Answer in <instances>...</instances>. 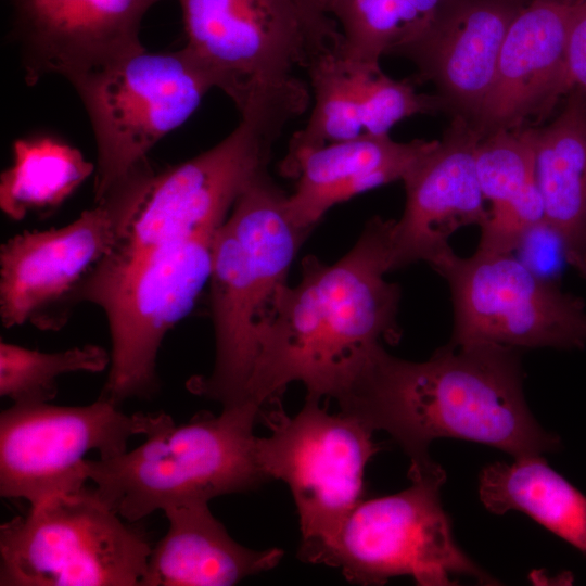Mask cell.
I'll list each match as a JSON object with an SVG mask.
<instances>
[{"mask_svg":"<svg viewBox=\"0 0 586 586\" xmlns=\"http://www.w3.org/2000/svg\"><path fill=\"white\" fill-rule=\"evenodd\" d=\"M393 219L379 216L336 263L315 256L302 262L301 281L286 286L262 333L245 403L262 410L277 405L289 384L306 397H342L382 343L395 344L400 290L388 282Z\"/></svg>","mask_w":586,"mask_h":586,"instance_id":"1","label":"cell"},{"mask_svg":"<svg viewBox=\"0 0 586 586\" xmlns=\"http://www.w3.org/2000/svg\"><path fill=\"white\" fill-rule=\"evenodd\" d=\"M523 377L519 348L496 343H448L425 361L382 347L337 403L340 411L387 432L410 462L430 459V444L444 437L514 459L556 451L560 438L531 413Z\"/></svg>","mask_w":586,"mask_h":586,"instance_id":"2","label":"cell"},{"mask_svg":"<svg viewBox=\"0 0 586 586\" xmlns=\"http://www.w3.org/2000/svg\"><path fill=\"white\" fill-rule=\"evenodd\" d=\"M288 195L260 173L242 192L217 230L212 251L209 304L214 367L187 387L222 408L245 403L258 341L272 320L300 246L310 230L297 227Z\"/></svg>","mask_w":586,"mask_h":586,"instance_id":"3","label":"cell"},{"mask_svg":"<svg viewBox=\"0 0 586 586\" xmlns=\"http://www.w3.org/2000/svg\"><path fill=\"white\" fill-rule=\"evenodd\" d=\"M260 413L245 403L176 424L165 412H142L144 442L112 458L88 459V479L130 523L157 510L249 492L268 481L254 435Z\"/></svg>","mask_w":586,"mask_h":586,"instance_id":"4","label":"cell"},{"mask_svg":"<svg viewBox=\"0 0 586 586\" xmlns=\"http://www.w3.org/2000/svg\"><path fill=\"white\" fill-rule=\"evenodd\" d=\"M292 119L280 109H252L201 154L161 170L149 162L131 173L109 192L118 200L124 218L111 255L128 259L216 232L242 192L267 170L272 145Z\"/></svg>","mask_w":586,"mask_h":586,"instance_id":"5","label":"cell"},{"mask_svg":"<svg viewBox=\"0 0 586 586\" xmlns=\"http://www.w3.org/2000/svg\"><path fill=\"white\" fill-rule=\"evenodd\" d=\"M186 51L240 114L269 102L310 105L296 71L339 50L337 26L313 21L295 0H177Z\"/></svg>","mask_w":586,"mask_h":586,"instance_id":"6","label":"cell"},{"mask_svg":"<svg viewBox=\"0 0 586 586\" xmlns=\"http://www.w3.org/2000/svg\"><path fill=\"white\" fill-rule=\"evenodd\" d=\"M216 232L128 259L110 255L87 282L81 302L102 309L111 340L109 374L100 397L120 405L157 392L158 352L209 281Z\"/></svg>","mask_w":586,"mask_h":586,"instance_id":"7","label":"cell"},{"mask_svg":"<svg viewBox=\"0 0 586 586\" xmlns=\"http://www.w3.org/2000/svg\"><path fill=\"white\" fill-rule=\"evenodd\" d=\"M68 82L95 140L94 203L149 163L152 148L184 124L215 88L183 47L164 52L144 49Z\"/></svg>","mask_w":586,"mask_h":586,"instance_id":"8","label":"cell"},{"mask_svg":"<svg viewBox=\"0 0 586 586\" xmlns=\"http://www.w3.org/2000/svg\"><path fill=\"white\" fill-rule=\"evenodd\" d=\"M125 521L88 487L30 507L0 526V585L140 586L152 546Z\"/></svg>","mask_w":586,"mask_h":586,"instance_id":"9","label":"cell"},{"mask_svg":"<svg viewBox=\"0 0 586 586\" xmlns=\"http://www.w3.org/2000/svg\"><path fill=\"white\" fill-rule=\"evenodd\" d=\"M410 486L362 499L346 517L319 564L340 568L359 585L407 575L422 586H449L456 576L496 584L457 546L441 489L445 471L431 458L410 462Z\"/></svg>","mask_w":586,"mask_h":586,"instance_id":"10","label":"cell"},{"mask_svg":"<svg viewBox=\"0 0 586 586\" xmlns=\"http://www.w3.org/2000/svg\"><path fill=\"white\" fill-rule=\"evenodd\" d=\"M260 419L271 433L257 437L259 467L267 480L289 486L300 522L297 556L319 564L343 521L364 499L365 469L380 450L374 431L342 411L329 413L311 397L292 417L275 405L263 409Z\"/></svg>","mask_w":586,"mask_h":586,"instance_id":"11","label":"cell"},{"mask_svg":"<svg viewBox=\"0 0 586 586\" xmlns=\"http://www.w3.org/2000/svg\"><path fill=\"white\" fill-rule=\"evenodd\" d=\"M431 267L446 279L454 307L449 343H496L514 348L586 346V305L537 276L513 253L453 249Z\"/></svg>","mask_w":586,"mask_h":586,"instance_id":"12","label":"cell"},{"mask_svg":"<svg viewBox=\"0 0 586 586\" xmlns=\"http://www.w3.org/2000/svg\"><path fill=\"white\" fill-rule=\"evenodd\" d=\"M142 412L99 397L85 406L12 404L0 413V495L30 507L86 487L87 458H112L141 435Z\"/></svg>","mask_w":586,"mask_h":586,"instance_id":"13","label":"cell"},{"mask_svg":"<svg viewBox=\"0 0 586 586\" xmlns=\"http://www.w3.org/2000/svg\"><path fill=\"white\" fill-rule=\"evenodd\" d=\"M122 215L102 200L67 225L17 233L0 246V317L7 329L31 324L59 331L82 291L115 250Z\"/></svg>","mask_w":586,"mask_h":586,"instance_id":"14","label":"cell"},{"mask_svg":"<svg viewBox=\"0 0 586 586\" xmlns=\"http://www.w3.org/2000/svg\"><path fill=\"white\" fill-rule=\"evenodd\" d=\"M164 0H5L9 38L28 86L67 81L144 50L146 13Z\"/></svg>","mask_w":586,"mask_h":586,"instance_id":"15","label":"cell"},{"mask_svg":"<svg viewBox=\"0 0 586 586\" xmlns=\"http://www.w3.org/2000/svg\"><path fill=\"white\" fill-rule=\"evenodd\" d=\"M482 137L470 120L456 116L428 152L404 177L406 201L394 220L392 270L423 260L430 266L451 250L458 229L487 221L475 154Z\"/></svg>","mask_w":586,"mask_h":586,"instance_id":"16","label":"cell"},{"mask_svg":"<svg viewBox=\"0 0 586 586\" xmlns=\"http://www.w3.org/2000/svg\"><path fill=\"white\" fill-rule=\"evenodd\" d=\"M525 0H443L429 25L391 54L409 59L453 117L470 122L492 87L507 31Z\"/></svg>","mask_w":586,"mask_h":586,"instance_id":"17","label":"cell"},{"mask_svg":"<svg viewBox=\"0 0 586 586\" xmlns=\"http://www.w3.org/2000/svg\"><path fill=\"white\" fill-rule=\"evenodd\" d=\"M583 0H531L505 37L495 77L471 122L482 138L543 120L563 99L569 34Z\"/></svg>","mask_w":586,"mask_h":586,"instance_id":"18","label":"cell"},{"mask_svg":"<svg viewBox=\"0 0 586 586\" xmlns=\"http://www.w3.org/2000/svg\"><path fill=\"white\" fill-rule=\"evenodd\" d=\"M437 143L416 139L394 141L388 135H361L301 155L281 171L296 179L286 198L291 220L311 230L334 205L366 191L403 180Z\"/></svg>","mask_w":586,"mask_h":586,"instance_id":"19","label":"cell"},{"mask_svg":"<svg viewBox=\"0 0 586 586\" xmlns=\"http://www.w3.org/2000/svg\"><path fill=\"white\" fill-rule=\"evenodd\" d=\"M164 513L168 527L151 549L140 586H231L271 570L283 557L279 548L254 550L237 543L208 502Z\"/></svg>","mask_w":586,"mask_h":586,"instance_id":"20","label":"cell"},{"mask_svg":"<svg viewBox=\"0 0 586 586\" xmlns=\"http://www.w3.org/2000/svg\"><path fill=\"white\" fill-rule=\"evenodd\" d=\"M544 220L562 242L566 263L586 277V101L564 97L556 118L532 127Z\"/></svg>","mask_w":586,"mask_h":586,"instance_id":"21","label":"cell"},{"mask_svg":"<svg viewBox=\"0 0 586 586\" xmlns=\"http://www.w3.org/2000/svg\"><path fill=\"white\" fill-rule=\"evenodd\" d=\"M475 162L482 194L489 202L477 249L513 253L545 216L532 127L498 130L482 138Z\"/></svg>","mask_w":586,"mask_h":586,"instance_id":"22","label":"cell"},{"mask_svg":"<svg viewBox=\"0 0 586 586\" xmlns=\"http://www.w3.org/2000/svg\"><path fill=\"white\" fill-rule=\"evenodd\" d=\"M479 494L492 513L523 512L586 553V495L542 456L487 466L479 477Z\"/></svg>","mask_w":586,"mask_h":586,"instance_id":"23","label":"cell"},{"mask_svg":"<svg viewBox=\"0 0 586 586\" xmlns=\"http://www.w3.org/2000/svg\"><path fill=\"white\" fill-rule=\"evenodd\" d=\"M95 166L67 142L49 135L21 138L0 176V208L12 220L49 214L60 207Z\"/></svg>","mask_w":586,"mask_h":586,"instance_id":"24","label":"cell"},{"mask_svg":"<svg viewBox=\"0 0 586 586\" xmlns=\"http://www.w3.org/2000/svg\"><path fill=\"white\" fill-rule=\"evenodd\" d=\"M443 0H330L341 34L339 54L348 63L380 67V60L422 31Z\"/></svg>","mask_w":586,"mask_h":586,"instance_id":"25","label":"cell"},{"mask_svg":"<svg viewBox=\"0 0 586 586\" xmlns=\"http://www.w3.org/2000/svg\"><path fill=\"white\" fill-rule=\"evenodd\" d=\"M306 71L311 113L305 126L291 137L280 173L310 150L365 135L354 66L339 50H330L313 60Z\"/></svg>","mask_w":586,"mask_h":586,"instance_id":"26","label":"cell"},{"mask_svg":"<svg viewBox=\"0 0 586 586\" xmlns=\"http://www.w3.org/2000/svg\"><path fill=\"white\" fill-rule=\"evenodd\" d=\"M109 366L110 352L99 345L41 352L1 340L0 395L13 404L50 403L58 394L60 377L98 373Z\"/></svg>","mask_w":586,"mask_h":586,"instance_id":"27","label":"cell"},{"mask_svg":"<svg viewBox=\"0 0 586 586\" xmlns=\"http://www.w3.org/2000/svg\"><path fill=\"white\" fill-rule=\"evenodd\" d=\"M353 66L366 135H388L390 129L404 118L446 112L436 94L419 93L408 80L393 79L380 67Z\"/></svg>","mask_w":586,"mask_h":586,"instance_id":"28","label":"cell"},{"mask_svg":"<svg viewBox=\"0 0 586 586\" xmlns=\"http://www.w3.org/2000/svg\"><path fill=\"white\" fill-rule=\"evenodd\" d=\"M515 251L518 258L528 269L555 282L566 263L561 240L545 220L524 234Z\"/></svg>","mask_w":586,"mask_h":586,"instance_id":"29","label":"cell"},{"mask_svg":"<svg viewBox=\"0 0 586 586\" xmlns=\"http://www.w3.org/2000/svg\"><path fill=\"white\" fill-rule=\"evenodd\" d=\"M570 93L586 98V0H583L571 25L563 99Z\"/></svg>","mask_w":586,"mask_h":586,"instance_id":"30","label":"cell"},{"mask_svg":"<svg viewBox=\"0 0 586 586\" xmlns=\"http://www.w3.org/2000/svg\"><path fill=\"white\" fill-rule=\"evenodd\" d=\"M301 9L315 22L324 26H337L329 14L330 0H295Z\"/></svg>","mask_w":586,"mask_h":586,"instance_id":"31","label":"cell"},{"mask_svg":"<svg viewBox=\"0 0 586 586\" xmlns=\"http://www.w3.org/2000/svg\"><path fill=\"white\" fill-rule=\"evenodd\" d=\"M576 94H577V93H576ZM579 95H581V94H579ZM581 97H583V95H581ZM583 98H584V99H585V101H586V98H585V97H583Z\"/></svg>","mask_w":586,"mask_h":586,"instance_id":"32","label":"cell"}]
</instances>
